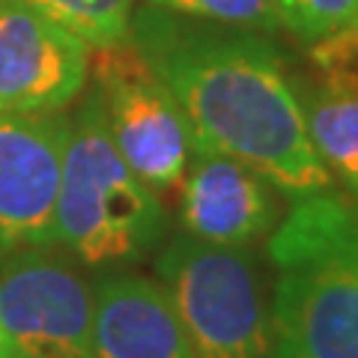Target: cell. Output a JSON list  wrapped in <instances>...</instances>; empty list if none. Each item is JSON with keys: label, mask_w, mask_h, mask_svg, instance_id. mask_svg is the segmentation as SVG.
<instances>
[{"label": "cell", "mask_w": 358, "mask_h": 358, "mask_svg": "<svg viewBox=\"0 0 358 358\" xmlns=\"http://www.w3.org/2000/svg\"><path fill=\"white\" fill-rule=\"evenodd\" d=\"M129 42L173 93L194 147L248 164L293 200L331 188L301 99L263 36L134 6Z\"/></svg>", "instance_id": "6da1fadb"}, {"label": "cell", "mask_w": 358, "mask_h": 358, "mask_svg": "<svg viewBox=\"0 0 358 358\" xmlns=\"http://www.w3.org/2000/svg\"><path fill=\"white\" fill-rule=\"evenodd\" d=\"M272 358H358V203L329 188L272 227Z\"/></svg>", "instance_id": "7a4b0ae2"}, {"label": "cell", "mask_w": 358, "mask_h": 358, "mask_svg": "<svg viewBox=\"0 0 358 358\" xmlns=\"http://www.w3.org/2000/svg\"><path fill=\"white\" fill-rule=\"evenodd\" d=\"M167 212L162 197L126 164L108 131L105 105L93 90L69 120L57 242L87 266L138 263L162 245Z\"/></svg>", "instance_id": "3957f363"}, {"label": "cell", "mask_w": 358, "mask_h": 358, "mask_svg": "<svg viewBox=\"0 0 358 358\" xmlns=\"http://www.w3.org/2000/svg\"><path fill=\"white\" fill-rule=\"evenodd\" d=\"M194 358H272V310L248 248L182 233L155 260Z\"/></svg>", "instance_id": "277c9868"}, {"label": "cell", "mask_w": 358, "mask_h": 358, "mask_svg": "<svg viewBox=\"0 0 358 358\" xmlns=\"http://www.w3.org/2000/svg\"><path fill=\"white\" fill-rule=\"evenodd\" d=\"M93 51L90 69L120 155L155 194L173 192L194 147L182 108L129 39Z\"/></svg>", "instance_id": "5b68a950"}, {"label": "cell", "mask_w": 358, "mask_h": 358, "mask_svg": "<svg viewBox=\"0 0 358 358\" xmlns=\"http://www.w3.org/2000/svg\"><path fill=\"white\" fill-rule=\"evenodd\" d=\"M0 341L18 358H93V289L60 260L15 254L0 272Z\"/></svg>", "instance_id": "8992f818"}, {"label": "cell", "mask_w": 358, "mask_h": 358, "mask_svg": "<svg viewBox=\"0 0 358 358\" xmlns=\"http://www.w3.org/2000/svg\"><path fill=\"white\" fill-rule=\"evenodd\" d=\"M69 117H0V257L57 242Z\"/></svg>", "instance_id": "52a82bcc"}, {"label": "cell", "mask_w": 358, "mask_h": 358, "mask_svg": "<svg viewBox=\"0 0 358 358\" xmlns=\"http://www.w3.org/2000/svg\"><path fill=\"white\" fill-rule=\"evenodd\" d=\"M90 45L18 0L0 3V117L57 114L81 96Z\"/></svg>", "instance_id": "ba28073f"}, {"label": "cell", "mask_w": 358, "mask_h": 358, "mask_svg": "<svg viewBox=\"0 0 358 358\" xmlns=\"http://www.w3.org/2000/svg\"><path fill=\"white\" fill-rule=\"evenodd\" d=\"M179 188V221L194 239L245 248L272 233L278 221L266 179L215 150L192 147Z\"/></svg>", "instance_id": "9c48e42d"}, {"label": "cell", "mask_w": 358, "mask_h": 358, "mask_svg": "<svg viewBox=\"0 0 358 358\" xmlns=\"http://www.w3.org/2000/svg\"><path fill=\"white\" fill-rule=\"evenodd\" d=\"M93 358H194L162 281L108 275L93 289Z\"/></svg>", "instance_id": "30bf717a"}, {"label": "cell", "mask_w": 358, "mask_h": 358, "mask_svg": "<svg viewBox=\"0 0 358 358\" xmlns=\"http://www.w3.org/2000/svg\"><path fill=\"white\" fill-rule=\"evenodd\" d=\"M301 108L313 152L331 176L358 192V69L329 72L326 84Z\"/></svg>", "instance_id": "8fae6325"}, {"label": "cell", "mask_w": 358, "mask_h": 358, "mask_svg": "<svg viewBox=\"0 0 358 358\" xmlns=\"http://www.w3.org/2000/svg\"><path fill=\"white\" fill-rule=\"evenodd\" d=\"M39 9L93 48H108L129 39V21L138 0H18Z\"/></svg>", "instance_id": "7c38bea8"}, {"label": "cell", "mask_w": 358, "mask_h": 358, "mask_svg": "<svg viewBox=\"0 0 358 358\" xmlns=\"http://www.w3.org/2000/svg\"><path fill=\"white\" fill-rule=\"evenodd\" d=\"M143 3L221 27H239L254 33H272L281 27L275 0H143Z\"/></svg>", "instance_id": "4fadbf2b"}, {"label": "cell", "mask_w": 358, "mask_h": 358, "mask_svg": "<svg viewBox=\"0 0 358 358\" xmlns=\"http://www.w3.org/2000/svg\"><path fill=\"white\" fill-rule=\"evenodd\" d=\"M281 27L301 42H317L358 21V0H275Z\"/></svg>", "instance_id": "5bb4252c"}, {"label": "cell", "mask_w": 358, "mask_h": 358, "mask_svg": "<svg viewBox=\"0 0 358 358\" xmlns=\"http://www.w3.org/2000/svg\"><path fill=\"white\" fill-rule=\"evenodd\" d=\"M0 358H18V355H13V352H6V350H3V355H0Z\"/></svg>", "instance_id": "9a60e30c"}, {"label": "cell", "mask_w": 358, "mask_h": 358, "mask_svg": "<svg viewBox=\"0 0 358 358\" xmlns=\"http://www.w3.org/2000/svg\"><path fill=\"white\" fill-rule=\"evenodd\" d=\"M0 355H3V341H0Z\"/></svg>", "instance_id": "2e32d148"}, {"label": "cell", "mask_w": 358, "mask_h": 358, "mask_svg": "<svg viewBox=\"0 0 358 358\" xmlns=\"http://www.w3.org/2000/svg\"><path fill=\"white\" fill-rule=\"evenodd\" d=\"M0 3H3V0H0Z\"/></svg>", "instance_id": "e0dca14e"}]
</instances>
